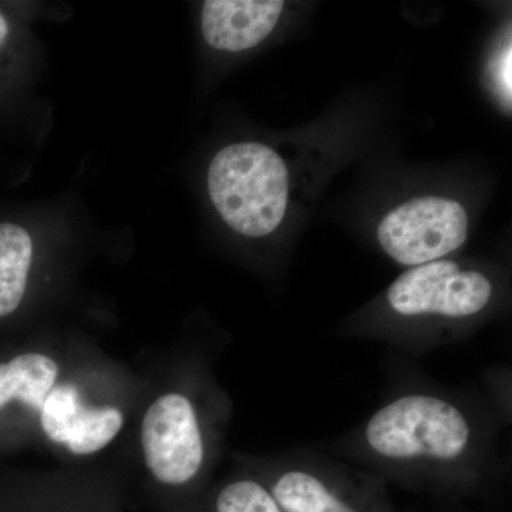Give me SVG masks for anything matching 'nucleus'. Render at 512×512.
I'll return each instance as SVG.
<instances>
[{"instance_id": "f257e3e1", "label": "nucleus", "mask_w": 512, "mask_h": 512, "mask_svg": "<svg viewBox=\"0 0 512 512\" xmlns=\"http://www.w3.org/2000/svg\"><path fill=\"white\" fill-rule=\"evenodd\" d=\"M365 466L423 477H476L494 466L495 431L460 397L414 390L383 404L353 434Z\"/></svg>"}, {"instance_id": "f03ea898", "label": "nucleus", "mask_w": 512, "mask_h": 512, "mask_svg": "<svg viewBox=\"0 0 512 512\" xmlns=\"http://www.w3.org/2000/svg\"><path fill=\"white\" fill-rule=\"evenodd\" d=\"M208 192L229 228L245 237H265L284 220L288 168L264 144H231L211 161Z\"/></svg>"}, {"instance_id": "7ed1b4c3", "label": "nucleus", "mask_w": 512, "mask_h": 512, "mask_svg": "<svg viewBox=\"0 0 512 512\" xmlns=\"http://www.w3.org/2000/svg\"><path fill=\"white\" fill-rule=\"evenodd\" d=\"M493 295V282L483 272L439 259L400 275L387 289L386 301L400 318L461 322L483 313Z\"/></svg>"}, {"instance_id": "20e7f679", "label": "nucleus", "mask_w": 512, "mask_h": 512, "mask_svg": "<svg viewBox=\"0 0 512 512\" xmlns=\"http://www.w3.org/2000/svg\"><path fill=\"white\" fill-rule=\"evenodd\" d=\"M141 448L158 484L184 488L201 476L208 443L200 413L187 394L167 393L150 404L141 423Z\"/></svg>"}, {"instance_id": "39448f33", "label": "nucleus", "mask_w": 512, "mask_h": 512, "mask_svg": "<svg viewBox=\"0 0 512 512\" xmlns=\"http://www.w3.org/2000/svg\"><path fill=\"white\" fill-rule=\"evenodd\" d=\"M262 480L284 512H363L370 476L312 451L272 461Z\"/></svg>"}, {"instance_id": "423d86ee", "label": "nucleus", "mask_w": 512, "mask_h": 512, "mask_svg": "<svg viewBox=\"0 0 512 512\" xmlns=\"http://www.w3.org/2000/svg\"><path fill=\"white\" fill-rule=\"evenodd\" d=\"M468 218L457 201L419 198L394 208L377 231L390 258L404 266L439 261L466 242Z\"/></svg>"}, {"instance_id": "0eeeda50", "label": "nucleus", "mask_w": 512, "mask_h": 512, "mask_svg": "<svg viewBox=\"0 0 512 512\" xmlns=\"http://www.w3.org/2000/svg\"><path fill=\"white\" fill-rule=\"evenodd\" d=\"M43 433L76 456H90L109 446L124 426L117 407H87L73 384L55 386L39 410Z\"/></svg>"}, {"instance_id": "6e6552de", "label": "nucleus", "mask_w": 512, "mask_h": 512, "mask_svg": "<svg viewBox=\"0 0 512 512\" xmlns=\"http://www.w3.org/2000/svg\"><path fill=\"white\" fill-rule=\"evenodd\" d=\"M282 10L281 0H208L202 8V35L217 50L252 49L271 35Z\"/></svg>"}, {"instance_id": "1a4fd4ad", "label": "nucleus", "mask_w": 512, "mask_h": 512, "mask_svg": "<svg viewBox=\"0 0 512 512\" xmlns=\"http://www.w3.org/2000/svg\"><path fill=\"white\" fill-rule=\"evenodd\" d=\"M59 366L42 352H22L0 359V416L28 407L39 412L55 387Z\"/></svg>"}, {"instance_id": "9d476101", "label": "nucleus", "mask_w": 512, "mask_h": 512, "mask_svg": "<svg viewBox=\"0 0 512 512\" xmlns=\"http://www.w3.org/2000/svg\"><path fill=\"white\" fill-rule=\"evenodd\" d=\"M35 241L18 221H0V322L12 318L28 295Z\"/></svg>"}, {"instance_id": "9b49d317", "label": "nucleus", "mask_w": 512, "mask_h": 512, "mask_svg": "<svg viewBox=\"0 0 512 512\" xmlns=\"http://www.w3.org/2000/svg\"><path fill=\"white\" fill-rule=\"evenodd\" d=\"M28 59V39L18 18L0 6V103L18 89Z\"/></svg>"}, {"instance_id": "f8f14e48", "label": "nucleus", "mask_w": 512, "mask_h": 512, "mask_svg": "<svg viewBox=\"0 0 512 512\" xmlns=\"http://www.w3.org/2000/svg\"><path fill=\"white\" fill-rule=\"evenodd\" d=\"M211 512H284L262 478L237 477L212 498Z\"/></svg>"}, {"instance_id": "ddd939ff", "label": "nucleus", "mask_w": 512, "mask_h": 512, "mask_svg": "<svg viewBox=\"0 0 512 512\" xmlns=\"http://www.w3.org/2000/svg\"><path fill=\"white\" fill-rule=\"evenodd\" d=\"M511 42L504 46L501 53L494 56L493 63H491V76H493V82L495 84V90H497L498 96L503 100L505 106L510 109L511 107Z\"/></svg>"}]
</instances>
